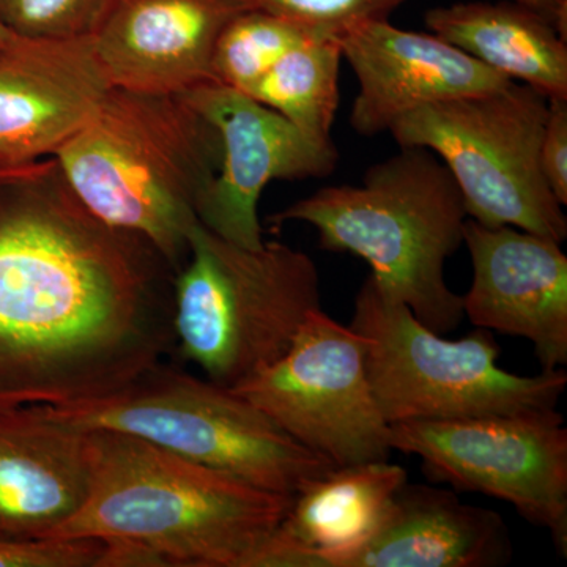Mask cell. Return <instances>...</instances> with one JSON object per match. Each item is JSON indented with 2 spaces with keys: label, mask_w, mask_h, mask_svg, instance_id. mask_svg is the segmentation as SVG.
I'll use <instances>...</instances> for the list:
<instances>
[{
  "label": "cell",
  "mask_w": 567,
  "mask_h": 567,
  "mask_svg": "<svg viewBox=\"0 0 567 567\" xmlns=\"http://www.w3.org/2000/svg\"><path fill=\"white\" fill-rule=\"evenodd\" d=\"M466 219L464 197L445 163L427 148L401 147L369 167L363 185L327 186L270 221L315 227L320 248L361 257L421 323L447 334L465 319L445 265L464 245Z\"/></svg>",
  "instance_id": "obj_4"
},
{
  "label": "cell",
  "mask_w": 567,
  "mask_h": 567,
  "mask_svg": "<svg viewBox=\"0 0 567 567\" xmlns=\"http://www.w3.org/2000/svg\"><path fill=\"white\" fill-rule=\"evenodd\" d=\"M87 431L40 405L0 409V537L51 539L91 491Z\"/></svg>",
  "instance_id": "obj_16"
},
{
  "label": "cell",
  "mask_w": 567,
  "mask_h": 567,
  "mask_svg": "<svg viewBox=\"0 0 567 567\" xmlns=\"http://www.w3.org/2000/svg\"><path fill=\"white\" fill-rule=\"evenodd\" d=\"M252 0H111L92 33L111 87L181 95L212 81V58L226 25Z\"/></svg>",
  "instance_id": "obj_14"
},
{
  "label": "cell",
  "mask_w": 567,
  "mask_h": 567,
  "mask_svg": "<svg viewBox=\"0 0 567 567\" xmlns=\"http://www.w3.org/2000/svg\"><path fill=\"white\" fill-rule=\"evenodd\" d=\"M464 246L473 278L462 295L476 328L532 342L543 371L567 364V257L561 244L517 229L466 219Z\"/></svg>",
  "instance_id": "obj_12"
},
{
  "label": "cell",
  "mask_w": 567,
  "mask_h": 567,
  "mask_svg": "<svg viewBox=\"0 0 567 567\" xmlns=\"http://www.w3.org/2000/svg\"><path fill=\"white\" fill-rule=\"evenodd\" d=\"M162 256L96 218L55 159L0 207V409L95 401L175 347Z\"/></svg>",
  "instance_id": "obj_1"
},
{
  "label": "cell",
  "mask_w": 567,
  "mask_h": 567,
  "mask_svg": "<svg viewBox=\"0 0 567 567\" xmlns=\"http://www.w3.org/2000/svg\"><path fill=\"white\" fill-rule=\"evenodd\" d=\"M89 212L142 238L177 274L197 205L221 163V141L182 95L112 87L54 155Z\"/></svg>",
  "instance_id": "obj_3"
},
{
  "label": "cell",
  "mask_w": 567,
  "mask_h": 567,
  "mask_svg": "<svg viewBox=\"0 0 567 567\" xmlns=\"http://www.w3.org/2000/svg\"><path fill=\"white\" fill-rule=\"evenodd\" d=\"M540 169L558 203L567 205V100H548L540 141Z\"/></svg>",
  "instance_id": "obj_25"
},
{
  "label": "cell",
  "mask_w": 567,
  "mask_h": 567,
  "mask_svg": "<svg viewBox=\"0 0 567 567\" xmlns=\"http://www.w3.org/2000/svg\"><path fill=\"white\" fill-rule=\"evenodd\" d=\"M22 37L17 35V33L11 32L2 21H0V50H6V48L13 47L14 43H18Z\"/></svg>",
  "instance_id": "obj_27"
},
{
  "label": "cell",
  "mask_w": 567,
  "mask_h": 567,
  "mask_svg": "<svg viewBox=\"0 0 567 567\" xmlns=\"http://www.w3.org/2000/svg\"><path fill=\"white\" fill-rule=\"evenodd\" d=\"M257 9L338 35L339 32L371 20H388L405 0H252Z\"/></svg>",
  "instance_id": "obj_23"
},
{
  "label": "cell",
  "mask_w": 567,
  "mask_h": 567,
  "mask_svg": "<svg viewBox=\"0 0 567 567\" xmlns=\"http://www.w3.org/2000/svg\"><path fill=\"white\" fill-rule=\"evenodd\" d=\"M546 18L567 39V0H513Z\"/></svg>",
  "instance_id": "obj_26"
},
{
  "label": "cell",
  "mask_w": 567,
  "mask_h": 567,
  "mask_svg": "<svg viewBox=\"0 0 567 567\" xmlns=\"http://www.w3.org/2000/svg\"><path fill=\"white\" fill-rule=\"evenodd\" d=\"M221 141L218 173L197 205L213 234L246 249L262 248L259 200L274 181H305L333 173V141L317 142L265 104L215 81L181 93Z\"/></svg>",
  "instance_id": "obj_11"
},
{
  "label": "cell",
  "mask_w": 567,
  "mask_h": 567,
  "mask_svg": "<svg viewBox=\"0 0 567 567\" xmlns=\"http://www.w3.org/2000/svg\"><path fill=\"white\" fill-rule=\"evenodd\" d=\"M391 447L420 457L432 483L509 503L567 557V429L558 410L395 423Z\"/></svg>",
  "instance_id": "obj_9"
},
{
  "label": "cell",
  "mask_w": 567,
  "mask_h": 567,
  "mask_svg": "<svg viewBox=\"0 0 567 567\" xmlns=\"http://www.w3.org/2000/svg\"><path fill=\"white\" fill-rule=\"evenodd\" d=\"M40 406L84 431L133 435L292 498L336 468L333 462L295 442L233 388L163 363L95 401Z\"/></svg>",
  "instance_id": "obj_6"
},
{
  "label": "cell",
  "mask_w": 567,
  "mask_h": 567,
  "mask_svg": "<svg viewBox=\"0 0 567 567\" xmlns=\"http://www.w3.org/2000/svg\"><path fill=\"white\" fill-rule=\"evenodd\" d=\"M322 308L315 260L270 241L230 244L196 223L173 282L175 347L213 383L235 388L287 352L306 317Z\"/></svg>",
  "instance_id": "obj_5"
},
{
  "label": "cell",
  "mask_w": 567,
  "mask_h": 567,
  "mask_svg": "<svg viewBox=\"0 0 567 567\" xmlns=\"http://www.w3.org/2000/svg\"><path fill=\"white\" fill-rule=\"evenodd\" d=\"M548 99L511 81L505 87L431 104L391 126L401 147L434 152L456 181L468 218L563 244L567 218L540 169Z\"/></svg>",
  "instance_id": "obj_8"
},
{
  "label": "cell",
  "mask_w": 567,
  "mask_h": 567,
  "mask_svg": "<svg viewBox=\"0 0 567 567\" xmlns=\"http://www.w3.org/2000/svg\"><path fill=\"white\" fill-rule=\"evenodd\" d=\"M87 439L91 491L51 539L100 540L99 567H254L292 503L133 435Z\"/></svg>",
  "instance_id": "obj_2"
},
{
  "label": "cell",
  "mask_w": 567,
  "mask_h": 567,
  "mask_svg": "<svg viewBox=\"0 0 567 567\" xmlns=\"http://www.w3.org/2000/svg\"><path fill=\"white\" fill-rule=\"evenodd\" d=\"M103 543L76 539H3L0 567H99Z\"/></svg>",
  "instance_id": "obj_24"
},
{
  "label": "cell",
  "mask_w": 567,
  "mask_h": 567,
  "mask_svg": "<svg viewBox=\"0 0 567 567\" xmlns=\"http://www.w3.org/2000/svg\"><path fill=\"white\" fill-rule=\"evenodd\" d=\"M336 37L357 76L350 123L363 136L390 133L399 118L421 107L511 82L434 33L404 31L388 20L358 22Z\"/></svg>",
  "instance_id": "obj_13"
},
{
  "label": "cell",
  "mask_w": 567,
  "mask_h": 567,
  "mask_svg": "<svg viewBox=\"0 0 567 567\" xmlns=\"http://www.w3.org/2000/svg\"><path fill=\"white\" fill-rule=\"evenodd\" d=\"M425 25L507 80L567 100V39L518 3L468 2L425 13Z\"/></svg>",
  "instance_id": "obj_19"
},
{
  "label": "cell",
  "mask_w": 567,
  "mask_h": 567,
  "mask_svg": "<svg viewBox=\"0 0 567 567\" xmlns=\"http://www.w3.org/2000/svg\"><path fill=\"white\" fill-rule=\"evenodd\" d=\"M338 37L316 32L281 55L248 95L317 142H331L339 106Z\"/></svg>",
  "instance_id": "obj_20"
},
{
  "label": "cell",
  "mask_w": 567,
  "mask_h": 567,
  "mask_svg": "<svg viewBox=\"0 0 567 567\" xmlns=\"http://www.w3.org/2000/svg\"><path fill=\"white\" fill-rule=\"evenodd\" d=\"M513 558L505 518L445 487L406 483L382 527L342 567H496Z\"/></svg>",
  "instance_id": "obj_18"
},
{
  "label": "cell",
  "mask_w": 567,
  "mask_h": 567,
  "mask_svg": "<svg viewBox=\"0 0 567 567\" xmlns=\"http://www.w3.org/2000/svg\"><path fill=\"white\" fill-rule=\"evenodd\" d=\"M233 390L336 466L393 453L391 424L369 383L365 338L322 308L306 317L279 360Z\"/></svg>",
  "instance_id": "obj_10"
},
{
  "label": "cell",
  "mask_w": 567,
  "mask_h": 567,
  "mask_svg": "<svg viewBox=\"0 0 567 567\" xmlns=\"http://www.w3.org/2000/svg\"><path fill=\"white\" fill-rule=\"evenodd\" d=\"M406 470L388 461L336 466L293 496L254 567H342L382 527Z\"/></svg>",
  "instance_id": "obj_17"
},
{
  "label": "cell",
  "mask_w": 567,
  "mask_h": 567,
  "mask_svg": "<svg viewBox=\"0 0 567 567\" xmlns=\"http://www.w3.org/2000/svg\"><path fill=\"white\" fill-rule=\"evenodd\" d=\"M111 0H0V21L22 39H76L99 28Z\"/></svg>",
  "instance_id": "obj_22"
},
{
  "label": "cell",
  "mask_w": 567,
  "mask_h": 567,
  "mask_svg": "<svg viewBox=\"0 0 567 567\" xmlns=\"http://www.w3.org/2000/svg\"><path fill=\"white\" fill-rule=\"evenodd\" d=\"M353 328L365 338V369L390 424L558 410L565 369L518 375L499 368L492 331L446 339L421 323L385 284L369 275L354 298Z\"/></svg>",
  "instance_id": "obj_7"
},
{
  "label": "cell",
  "mask_w": 567,
  "mask_h": 567,
  "mask_svg": "<svg viewBox=\"0 0 567 567\" xmlns=\"http://www.w3.org/2000/svg\"><path fill=\"white\" fill-rule=\"evenodd\" d=\"M316 32L320 31L271 11L246 10L226 25L216 41L212 81L248 95L281 55Z\"/></svg>",
  "instance_id": "obj_21"
},
{
  "label": "cell",
  "mask_w": 567,
  "mask_h": 567,
  "mask_svg": "<svg viewBox=\"0 0 567 567\" xmlns=\"http://www.w3.org/2000/svg\"><path fill=\"white\" fill-rule=\"evenodd\" d=\"M111 89L91 35L21 39L0 50V166L54 156Z\"/></svg>",
  "instance_id": "obj_15"
}]
</instances>
